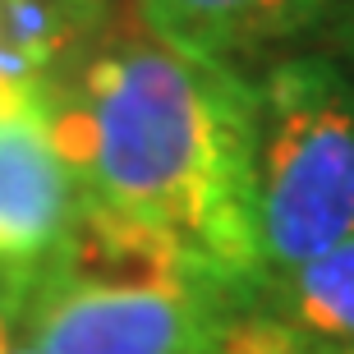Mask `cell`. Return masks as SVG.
I'll list each match as a JSON object with an SVG mask.
<instances>
[{"label": "cell", "mask_w": 354, "mask_h": 354, "mask_svg": "<svg viewBox=\"0 0 354 354\" xmlns=\"http://www.w3.org/2000/svg\"><path fill=\"white\" fill-rule=\"evenodd\" d=\"M46 133L88 216L235 295L263 281L253 69L194 60L147 32H106L60 79Z\"/></svg>", "instance_id": "6da1fadb"}, {"label": "cell", "mask_w": 354, "mask_h": 354, "mask_svg": "<svg viewBox=\"0 0 354 354\" xmlns=\"http://www.w3.org/2000/svg\"><path fill=\"white\" fill-rule=\"evenodd\" d=\"M253 203L263 276L354 235V88L317 41L253 74Z\"/></svg>", "instance_id": "7a4b0ae2"}, {"label": "cell", "mask_w": 354, "mask_h": 354, "mask_svg": "<svg viewBox=\"0 0 354 354\" xmlns=\"http://www.w3.org/2000/svg\"><path fill=\"white\" fill-rule=\"evenodd\" d=\"M244 295L184 272H102L65 263L10 317L37 354H225Z\"/></svg>", "instance_id": "3957f363"}, {"label": "cell", "mask_w": 354, "mask_h": 354, "mask_svg": "<svg viewBox=\"0 0 354 354\" xmlns=\"http://www.w3.org/2000/svg\"><path fill=\"white\" fill-rule=\"evenodd\" d=\"M83 189L46 133V115L0 120V317L74 258Z\"/></svg>", "instance_id": "277c9868"}, {"label": "cell", "mask_w": 354, "mask_h": 354, "mask_svg": "<svg viewBox=\"0 0 354 354\" xmlns=\"http://www.w3.org/2000/svg\"><path fill=\"white\" fill-rule=\"evenodd\" d=\"M354 235L299 267L267 272L235 304L225 354H350Z\"/></svg>", "instance_id": "5b68a950"}, {"label": "cell", "mask_w": 354, "mask_h": 354, "mask_svg": "<svg viewBox=\"0 0 354 354\" xmlns=\"http://www.w3.org/2000/svg\"><path fill=\"white\" fill-rule=\"evenodd\" d=\"M350 0H133L152 41L194 60H267L317 37Z\"/></svg>", "instance_id": "8992f818"}, {"label": "cell", "mask_w": 354, "mask_h": 354, "mask_svg": "<svg viewBox=\"0 0 354 354\" xmlns=\"http://www.w3.org/2000/svg\"><path fill=\"white\" fill-rule=\"evenodd\" d=\"M88 0H0V120L46 115L55 88L111 32Z\"/></svg>", "instance_id": "52a82bcc"}, {"label": "cell", "mask_w": 354, "mask_h": 354, "mask_svg": "<svg viewBox=\"0 0 354 354\" xmlns=\"http://www.w3.org/2000/svg\"><path fill=\"white\" fill-rule=\"evenodd\" d=\"M317 46L345 69V79H350V88H354V0L322 28V32H317Z\"/></svg>", "instance_id": "ba28073f"}, {"label": "cell", "mask_w": 354, "mask_h": 354, "mask_svg": "<svg viewBox=\"0 0 354 354\" xmlns=\"http://www.w3.org/2000/svg\"><path fill=\"white\" fill-rule=\"evenodd\" d=\"M10 345H14V331H10V322H5V317H0V354L10 350Z\"/></svg>", "instance_id": "9c48e42d"}, {"label": "cell", "mask_w": 354, "mask_h": 354, "mask_svg": "<svg viewBox=\"0 0 354 354\" xmlns=\"http://www.w3.org/2000/svg\"><path fill=\"white\" fill-rule=\"evenodd\" d=\"M5 354H37V350H32V345H24V341H14V345H10Z\"/></svg>", "instance_id": "30bf717a"}, {"label": "cell", "mask_w": 354, "mask_h": 354, "mask_svg": "<svg viewBox=\"0 0 354 354\" xmlns=\"http://www.w3.org/2000/svg\"><path fill=\"white\" fill-rule=\"evenodd\" d=\"M88 5H102V10H115V0H88Z\"/></svg>", "instance_id": "8fae6325"}, {"label": "cell", "mask_w": 354, "mask_h": 354, "mask_svg": "<svg viewBox=\"0 0 354 354\" xmlns=\"http://www.w3.org/2000/svg\"><path fill=\"white\" fill-rule=\"evenodd\" d=\"M350 354H354V350H350Z\"/></svg>", "instance_id": "7c38bea8"}]
</instances>
